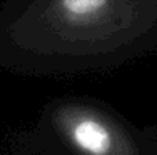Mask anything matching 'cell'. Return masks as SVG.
<instances>
[{"label": "cell", "instance_id": "obj_1", "mask_svg": "<svg viewBox=\"0 0 157 155\" xmlns=\"http://www.w3.org/2000/svg\"><path fill=\"white\" fill-rule=\"evenodd\" d=\"M157 52V0H2L0 70L110 72Z\"/></svg>", "mask_w": 157, "mask_h": 155}, {"label": "cell", "instance_id": "obj_2", "mask_svg": "<svg viewBox=\"0 0 157 155\" xmlns=\"http://www.w3.org/2000/svg\"><path fill=\"white\" fill-rule=\"evenodd\" d=\"M22 155H157V124L137 127L110 103L85 95L50 98L10 143Z\"/></svg>", "mask_w": 157, "mask_h": 155}]
</instances>
